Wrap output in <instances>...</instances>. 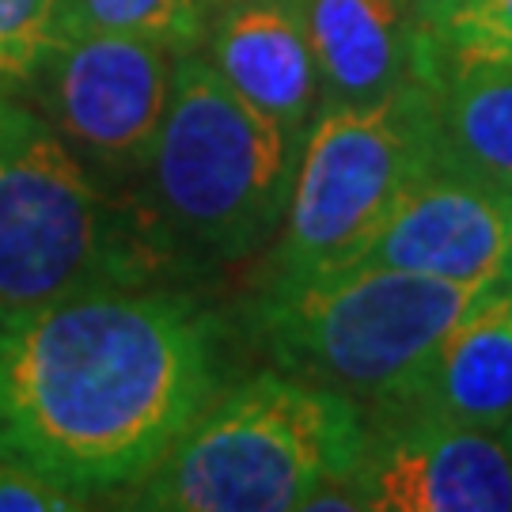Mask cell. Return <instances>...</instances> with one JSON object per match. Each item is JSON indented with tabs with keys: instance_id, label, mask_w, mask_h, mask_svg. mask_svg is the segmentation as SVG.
<instances>
[{
	"instance_id": "obj_4",
	"label": "cell",
	"mask_w": 512,
	"mask_h": 512,
	"mask_svg": "<svg viewBox=\"0 0 512 512\" xmlns=\"http://www.w3.org/2000/svg\"><path fill=\"white\" fill-rule=\"evenodd\" d=\"M490 289L357 262L300 281H266L243 308V330L277 372L342 391L368 418L418 380Z\"/></svg>"
},
{
	"instance_id": "obj_16",
	"label": "cell",
	"mask_w": 512,
	"mask_h": 512,
	"mask_svg": "<svg viewBox=\"0 0 512 512\" xmlns=\"http://www.w3.org/2000/svg\"><path fill=\"white\" fill-rule=\"evenodd\" d=\"M54 42V0H0V92L16 95Z\"/></svg>"
},
{
	"instance_id": "obj_12",
	"label": "cell",
	"mask_w": 512,
	"mask_h": 512,
	"mask_svg": "<svg viewBox=\"0 0 512 512\" xmlns=\"http://www.w3.org/2000/svg\"><path fill=\"white\" fill-rule=\"evenodd\" d=\"M319 69V107L372 103L418 80L414 0H300Z\"/></svg>"
},
{
	"instance_id": "obj_2",
	"label": "cell",
	"mask_w": 512,
	"mask_h": 512,
	"mask_svg": "<svg viewBox=\"0 0 512 512\" xmlns=\"http://www.w3.org/2000/svg\"><path fill=\"white\" fill-rule=\"evenodd\" d=\"M304 133L243 103L202 50L175 57L160 137L126 198L160 270L205 274L281 232Z\"/></svg>"
},
{
	"instance_id": "obj_8",
	"label": "cell",
	"mask_w": 512,
	"mask_h": 512,
	"mask_svg": "<svg viewBox=\"0 0 512 512\" xmlns=\"http://www.w3.org/2000/svg\"><path fill=\"white\" fill-rule=\"evenodd\" d=\"M353 482L372 512H512V418L490 429L368 421Z\"/></svg>"
},
{
	"instance_id": "obj_5",
	"label": "cell",
	"mask_w": 512,
	"mask_h": 512,
	"mask_svg": "<svg viewBox=\"0 0 512 512\" xmlns=\"http://www.w3.org/2000/svg\"><path fill=\"white\" fill-rule=\"evenodd\" d=\"M156 274L164 270L126 198L110 194L31 103L0 92V319Z\"/></svg>"
},
{
	"instance_id": "obj_10",
	"label": "cell",
	"mask_w": 512,
	"mask_h": 512,
	"mask_svg": "<svg viewBox=\"0 0 512 512\" xmlns=\"http://www.w3.org/2000/svg\"><path fill=\"white\" fill-rule=\"evenodd\" d=\"M198 50L243 103L308 137L319 69L300 0H213Z\"/></svg>"
},
{
	"instance_id": "obj_3",
	"label": "cell",
	"mask_w": 512,
	"mask_h": 512,
	"mask_svg": "<svg viewBox=\"0 0 512 512\" xmlns=\"http://www.w3.org/2000/svg\"><path fill=\"white\" fill-rule=\"evenodd\" d=\"M368 448L365 410L342 391L255 372L228 384L137 486L126 509L285 512L353 482Z\"/></svg>"
},
{
	"instance_id": "obj_13",
	"label": "cell",
	"mask_w": 512,
	"mask_h": 512,
	"mask_svg": "<svg viewBox=\"0 0 512 512\" xmlns=\"http://www.w3.org/2000/svg\"><path fill=\"white\" fill-rule=\"evenodd\" d=\"M433 171L512 194V65H452L429 80Z\"/></svg>"
},
{
	"instance_id": "obj_11",
	"label": "cell",
	"mask_w": 512,
	"mask_h": 512,
	"mask_svg": "<svg viewBox=\"0 0 512 512\" xmlns=\"http://www.w3.org/2000/svg\"><path fill=\"white\" fill-rule=\"evenodd\" d=\"M421 418L490 429L512 418V285L490 289L395 403L368 421Z\"/></svg>"
},
{
	"instance_id": "obj_9",
	"label": "cell",
	"mask_w": 512,
	"mask_h": 512,
	"mask_svg": "<svg viewBox=\"0 0 512 512\" xmlns=\"http://www.w3.org/2000/svg\"><path fill=\"white\" fill-rule=\"evenodd\" d=\"M357 262L459 285H512V194L429 171L406 190Z\"/></svg>"
},
{
	"instance_id": "obj_1",
	"label": "cell",
	"mask_w": 512,
	"mask_h": 512,
	"mask_svg": "<svg viewBox=\"0 0 512 512\" xmlns=\"http://www.w3.org/2000/svg\"><path fill=\"white\" fill-rule=\"evenodd\" d=\"M228 387V327L183 289H107L0 319V459L122 497Z\"/></svg>"
},
{
	"instance_id": "obj_14",
	"label": "cell",
	"mask_w": 512,
	"mask_h": 512,
	"mask_svg": "<svg viewBox=\"0 0 512 512\" xmlns=\"http://www.w3.org/2000/svg\"><path fill=\"white\" fill-rule=\"evenodd\" d=\"M418 23L421 84L452 65H512V0H421Z\"/></svg>"
},
{
	"instance_id": "obj_17",
	"label": "cell",
	"mask_w": 512,
	"mask_h": 512,
	"mask_svg": "<svg viewBox=\"0 0 512 512\" xmlns=\"http://www.w3.org/2000/svg\"><path fill=\"white\" fill-rule=\"evenodd\" d=\"M414 4H421V0H414Z\"/></svg>"
},
{
	"instance_id": "obj_6",
	"label": "cell",
	"mask_w": 512,
	"mask_h": 512,
	"mask_svg": "<svg viewBox=\"0 0 512 512\" xmlns=\"http://www.w3.org/2000/svg\"><path fill=\"white\" fill-rule=\"evenodd\" d=\"M433 171V95L406 80L372 103L319 107L296 164L270 281L353 266L403 194Z\"/></svg>"
},
{
	"instance_id": "obj_7",
	"label": "cell",
	"mask_w": 512,
	"mask_h": 512,
	"mask_svg": "<svg viewBox=\"0 0 512 512\" xmlns=\"http://www.w3.org/2000/svg\"><path fill=\"white\" fill-rule=\"evenodd\" d=\"M175 50L133 35H80L54 42L19 99L50 122L110 194H126L160 137L175 80Z\"/></svg>"
},
{
	"instance_id": "obj_15",
	"label": "cell",
	"mask_w": 512,
	"mask_h": 512,
	"mask_svg": "<svg viewBox=\"0 0 512 512\" xmlns=\"http://www.w3.org/2000/svg\"><path fill=\"white\" fill-rule=\"evenodd\" d=\"M209 8L213 0H54V35H133L186 54L198 50Z\"/></svg>"
}]
</instances>
